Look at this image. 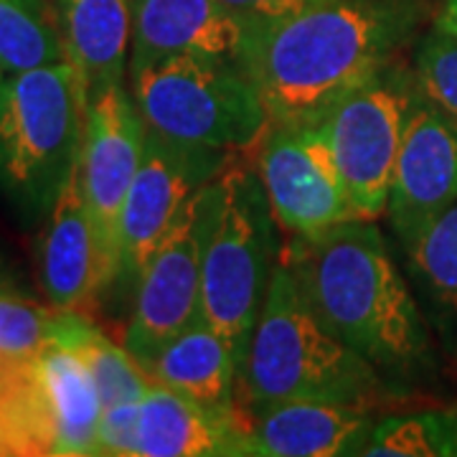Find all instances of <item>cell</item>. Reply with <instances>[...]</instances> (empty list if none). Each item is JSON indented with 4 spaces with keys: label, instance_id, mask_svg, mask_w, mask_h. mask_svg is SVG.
<instances>
[{
    "label": "cell",
    "instance_id": "22",
    "mask_svg": "<svg viewBox=\"0 0 457 457\" xmlns=\"http://www.w3.org/2000/svg\"><path fill=\"white\" fill-rule=\"evenodd\" d=\"M0 62L8 74L66 62L59 23L44 0H0Z\"/></svg>",
    "mask_w": 457,
    "mask_h": 457
},
{
    "label": "cell",
    "instance_id": "29",
    "mask_svg": "<svg viewBox=\"0 0 457 457\" xmlns=\"http://www.w3.org/2000/svg\"><path fill=\"white\" fill-rule=\"evenodd\" d=\"M8 71H5V66H3V62H0V95H3V89H5V82H8Z\"/></svg>",
    "mask_w": 457,
    "mask_h": 457
},
{
    "label": "cell",
    "instance_id": "26",
    "mask_svg": "<svg viewBox=\"0 0 457 457\" xmlns=\"http://www.w3.org/2000/svg\"><path fill=\"white\" fill-rule=\"evenodd\" d=\"M219 3L237 18V23L245 29L246 38H252L254 33L267 31L282 21H290L315 5H323L328 0H219Z\"/></svg>",
    "mask_w": 457,
    "mask_h": 457
},
{
    "label": "cell",
    "instance_id": "16",
    "mask_svg": "<svg viewBox=\"0 0 457 457\" xmlns=\"http://www.w3.org/2000/svg\"><path fill=\"white\" fill-rule=\"evenodd\" d=\"M246 432L242 407H204L153 384L137 407L135 457H239L246 455Z\"/></svg>",
    "mask_w": 457,
    "mask_h": 457
},
{
    "label": "cell",
    "instance_id": "9",
    "mask_svg": "<svg viewBox=\"0 0 457 457\" xmlns=\"http://www.w3.org/2000/svg\"><path fill=\"white\" fill-rule=\"evenodd\" d=\"M257 173L279 228L311 239L359 219L320 125H270L260 140Z\"/></svg>",
    "mask_w": 457,
    "mask_h": 457
},
{
    "label": "cell",
    "instance_id": "19",
    "mask_svg": "<svg viewBox=\"0 0 457 457\" xmlns=\"http://www.w3.org/2000/svg\"><path fill=\"white\" fill-rule=\"evenodd\" d=\"M36 369L49 396L56 457L97 455L102 402L82 353L49 348L36 356Z\"/></svg>",
    "mask_w": 457,
    "mask_h": 457
},
{
    "label": "cell",
    "instance_id": "4",
    "mask_svg": "<svg viewBox=\"0 0 457 457\" xmlns=\"http://www.w3.org/2000/svg\"><path fill=\"white\" fill-rule=\"evenodd\" d=\"M216 186L204 249L201 318L231 343L242 366L279 264L278 221L257 168L228 165Z\"/></svg>",
    "mask_w": 457,
    "mask_h": 457
},
{
    "label": "cell",
    "instance_id": "18",
    "mask_svg": "<svg viewBox=\"0 0 457 457\" xmlns=\"http://www.w3.org/2000/svg\"><path fill=\"white\" fill-rule=\"evenodd\" d=\"M239 359L216 328L198 318L145 366L153 384L183 394L204 407H239Z\"/></svg>",
    "mask_w": 457,
    "mask_h": 457
},
{
    "label": "cell",
    "instance_id": "24",
    "mask_svg": "<svg viewBox=\"0 0 457 457\" xmlns=\"http://www.w3.org/2000/svg\"><path fill=\"white\" fill-rule=\"evenodd\" d=\"M82 359L89 366V374L95 378L102 409L114 407V404H128V402H140L153 381L147 371L137 363L125 345L112 343L102 330H97L89 341L77 348Z\"/></svg>",
    "mask_w": 457,
    "mask_h": 457
},
{
    "label": "cell",
    "instance_id": "10",
    "mask_svg": "<svg viewBox=\"0 0 457 457\" xmlns=\"http://www.w3.org/2000/svg\"><path fill=\"white\" fill-rule=\"evenodd\" d=\"M234 153L186 145L147 130L145 153L120 216V279L137 285L183 204L227 170Z\"/></svg>",
    "mask_w": 457,
    "mask_h": 457
},
{
    "label": "cell",
    "instance_id": "6",
    "mask_svg": "<svg viewBox=\"0 0 457 457\" xmlns=\"http://www.w3.org/2000/svg\"><path fill=\"white\" fill-rule=\"evenodd\" d=\"M128 74L147 130L168 140L234 153L260 143L270 128L257 87L234 62L163 56Z\"/></svg>",
    "mask_w": 457,
    "mask_h": 457
},
{
    "label": "cell",
    "instance_id": "5",
    "mask_svg": "<svg viewBox=\"0 0 457 457\" xmlns=\"http://www.w3.org/2000/svg\"><path fill=\"white\" fill-rule=\"evenodd\" d=\"M87 99L69 62L11 74L0 95V188L49 216L79 158Z\"/></svg>",
    "mask_w": 457,
    "mask_h": 457
},
{
    "label": "cell",
    "instance_id": "8",
    "mask_svg": "<svg viewBox=\"0 0 457 457\" xmlns=\"http://www.w3.org/2000/svg\"><path fill=\"white\" fill-rule=\"evenodd\" d=\"M216 179L183 204L135 285L125 348L143 369L161 353L165 343L201 318L204 249L216 209Z\"/></svg>",
    "mask_w": 457,
    "mask_h": 457
},
{
    "label": "cell",
    "instance_id": "1",
    "mask_svg": "<svg viewBox=\"0 0 457 457\" xmlns=\"http://www.w3.org/2000/svg\"><path fill=\"white\" fill-rule=\"evenodd\" d=\"M425 0H328L246 38L242 66L270 125H320L411 44Z\"/></svg>",
    "mask_w": 457,
    "mask_h": 457
},
{
    "label": "cell",
    "instance_id": "15",
    "mask_svg": "<svg viewBox=\"0 0 457 457\" xmlns=\"http://www.w3.org/2000/svg\"><path fill=\"white\" fill-rule=\"evenodd\" d=\"M245 41V29L219 0H132L130 66L163 56L242 66Z\"/></svg>",
    "mask_w": 457,
    "mask_h": 457
},
{
    "label": "cell",
    "instance_id": "21",
    "mask_svg": "<svg viewBox=\"0 0 457 457\" xmlns=\"http://www.w3.org/2000/svg\"><path fill=\"white\" fill-rule=\"evenodd\" d=\"M99 328L82 311L38 305L23 295L0 293V361H26L49 348H79Z\"/></svg>",
    "mask_w": 457,
    "mask_h": 457
},
{
    "label": "cell",
    "instance_id": "30",
    "mask_svg": "<svg viewBox=\"0 0 457 457\" xmlns=\"http://www.w3.org/2000/svg\"><path fill=\"white\" fill-rule=\"evenodd\" d=\"M5 290H11V285H8L5 279L0 278V293H5Z\"/></svg>",
    "mask_w": 457,
    "mask_h": 457
},
{
    "label": "cell",
    "instance_id": "25",
    "mask_svg": "<svg viewBox=\"0 0 457 457\" xmlns=\"http://www.w3.org/2000/svg\"><path fill=\"white\" fill-rule=\"evenodd\" d=\"M414 79L422 95L457 117V36L429 31L414 51Z\"/></svg>",
    "mask_w": 457,
    "mask_h": 457
},
{
    "label": "cell",
    "instance_id": "17",
    "mask_svg": "<svg viewBox=\"0 0 457 457\" xmlns=\"http://www.w3.org/2000/svg\"><path fill=\"white\" fill-rule=\"evenodd\" d=\"M56 23L82 95L89 99L130 71L132 0H56Z\"/></svg>",
    "mask_w": 457,
    "mask_h": 457
},
{
    "label": "cell",
    "instance_id": "13",
    "mask_svg": "<svg viewBox=\"0 0 457 457\" xmlns=\"http://www.w3.org/2000/svg\"><path fill=\"white\" fill-rule=\"evenodd\" d=\"M41 285L49 303L69 311H84L110 287L95 219L84 198L79 158L49 212L41 242Z\"/></svg>",
    "mask_w": 457,
    "mask_h": 457
},
{
    "label": "cell",
    "instance_id": "20",
    "mask_svg": "<svg viewBox=\"0 0 457 457\" xmlns=\"http://www.w3.org/2000/svg\"><path fill=\"white\" fill-rule=\"evenodd\" d=\"M407 272L445 343L457 341V201L404 246Z\"/></svg>",
    "mask_w": 457,
    "mask_h": 457
},
{
    "label": "cell",
    "instance_id": "12",
    "mask_svg": "<svg viewBox=\"0 0 457 457\" xmlns=\"http://www.w3.org/2000/svg\"><path fill=\"white\" fill-rule=\"evenodd\" d=\"M455 201L457 117L445 112L420 89L386 204V216L402 249L411 245Z\"/></svg>",
    "mask_w": 457,
    "mask_h": 457
},
{
    "label": "cell",
    "instance_id": "27",
    "mask_svg": "<svg viewBox=\"0 0 457 457\" xmlns=\"http://www.w3.org/2000/svg\"><path fill=\"white\" fill-rule=\"evenodd\" d=\"M137 407H140V402L102 409L97 427V455L135 457Z\"/></svg>",
    "mask_w": 457,
    "mask_h": 457
},
{
    "label": "cell",
    "instance_id": "11",
    "mask_svg": "<svg viewBox=\"0 0 457 457\" xmlns=\"http://www.w3.org/2000/svg\"><path fill=\"white\" fill-rule=\"evenodd\" d=\"M145 120L125 84L89 99L79 165L110 285L120 279V216L145 153Z\"/></svg>",
    "mask_w": 457,
    "mask_h": 457
},
{
    "label": "cell",
    "instance_id": "7",
    "mask_svg": "<svg viewBox=\"0 0 457 457\" xmlns=\"http://www.w3.org/2000/svg\"><path fill=\"white\" fill-rule=\"evenodd\" d=\"M417 97L414 71L392 64L341 99L320 122L359 219L376 221L386 213L394 168Z\"/></svg>",
    "mask_w": 457,
    "mask_h": 457
},
{
    "label": "cell",
    "instance_id": "14",
    "mask_svg": "<svg viewBox=\"0 0 457 457\" xmlns=\"http://www.w3.org/2000/svg\"><path fill=\"white\" fill-rule=\"evenodd\" d=\"M245 414L246 455L260 457L366 455L376 425L366 407L338 402H282Z\"/></svg>",
    "mask_w": 457,
    "mask_h": 457
},
{
    "label": "cell",
    "instance_id": "2",
    "mask_svg": "<svg viewBox=\"0 0 457 457\" xmlns=\"http://www.w3.org/2000/svg\"><path fill=\"white\" fill-rule=\"evenodd\" d=\"M326 326L389 386H409L435 366L427 315L376 221L353 219L300 239L282 254Z\"/></svg>",
    "mask_w": 457,
    "mask_h": 457
},
{
    "label": "cell",
    "instance_id": "3",
    "mask_svg": "<svg viewBox=\"0 0 457 457\" xmlns=\"http://www.w3.org/2000/svg\"><path fill=\"white\" fill-rule=\"evenodd\" d=\"M389 389L384 376L326 326L279 257L239 371L242 409L257 411L282 402L369 409Z\"/></svg>",
    "mask_w": 457,
    "mask_h": 457
},
{
    "label": "cell",
    "instance_id": "23",
    "mask_svg": "<svg viewBox=\"0 0 457 457\" xmlns=\"http://www.w3.org/2000/svg\"><path fill=\"white\" fill-rule=\"evenodd\" d=\"M371 457H457V409H429L376 420Z\"/></svg>",
    "mask_w": 457,
    "mask_h": 457
},
{
    "label": "cell",
    "instance_id": "28",
    "mask_svg": "<svg viewBox=\"0 0 457 457\" xmlns=\"http://www.w3.org/2000/svg\"><path fill=\"white\" fill-rule=\"evenodd\" d=\"M435 29L457 36V0H445L440 13L435 18Z\"/></svg>",
    "mask_w": 457,
    "mask_h": 457
}]
</instances>
